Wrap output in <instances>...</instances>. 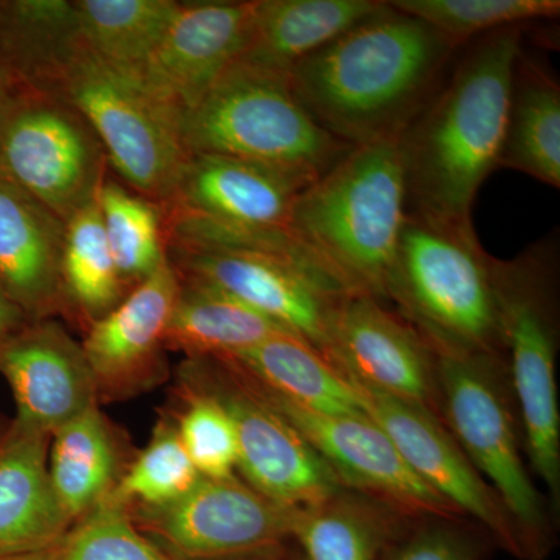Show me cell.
<instances>
[{"label": "cell", "mask_w": 560, "mask_h": 560, "mask_svg": "<svg viewBox=\"0 0 560 560\" xmlns=\"http://www.w3.org/2000/svg\"><path fill=\"white\" fill-rule=\"evenodd\" d=\"M458 47L385 2L289 73L291 91L320 128L350 147L394 138L451 69Z\"/></svg>", "instance_id": "6da1fadb"}, {"label": "cell", "mask_w": 560, "mask_h": 560, "mask_svg": "<svg viewBox=\"0 0 560 560\" xmlns=\"http://www.w3.org/2000/svg\"><path fill=\"white\" fill-rule=\"evenodd\" d=\"M523 28L486 33L460 47L440 88L400 132L407 212L471 221L478 190L499 168Z\"/></svg>", "instance_id": "7a4b0ae2"}, {"label": "cell", "mask_w": 560, "mask_h": 560, "mask_svg": "<svg viewBox=\"0 0 560 560\" xmlns=\"http://www.w3.org/2000/svg\"><path fill=\"white\" fill-rule=\"evenodd\" d=\"M407 215L399 136L352 147L294 201L302 245L349 294L386 301Z\"/></svg>", "instance_id": "3957f363"}, {"label": "cell", "mask_w": 560, "mask_h": 560, "mask_svg": "<svg viewBox=\"0 0 560 560\" xmlns=\"http://www.w3.org/2000/svg\"><path fill=\"white\" fill-rule=\"evenodd\" d=\"M495 259L471 221L407 212L386 279V301L434 352L503 353Z\"/></svg>", "instance_id": "277c9868"}, {"label": "cell", "mask_w": 560, "mask_h": 560, "mask_svg": "<svg viewBox=\"0 0 560 560\" xmlns=\"http://www.w3.org/2000/svg\"><path fill=\"white\" fill-rule=\"evenodd\" d=\"M559 234L514 259H495L501 345L530 467L560 501Z\"/></svg>", "instance_id": "5b68a950"}, {"label": "cell", "mask_w": 560, "mask_h": 560, "mask_svg": "<svg viewBox=\"0 0 560 560\" xmlns=\"http://www.w3.org/2000/svg\"><path fill=\"white\" fill-rule=\"evenodd\" d=\"M187 153L256 162L311 186L352 147L320 128L289 75L237 61L180 117Z\"/></svg>", "instance_id": "8992f818"}, {"label": "cell", "mask_w": 560, "mask_h": 560, "mask_svg": "<svg viewBox=\"0 0 560 560\" xmlns=\"http://www.w3.org/2000/svg\"><path fill=\"white\" fill-rule=\"evenodd\" d=\"M434 353L441 419L506 508L523 560L547 559L555 547V526L522 456L503 353Z\"/></svg>", "instance_id": "52a82bcc"}, {"label": "cell", "mask_w": 560, "mask_h": 560, "mask_svg": "<svg viewBox=\"0 0 560 560\" xmlns=\"http://www.w3.org/2000/svg\"><path fill=\"white\" fill-rule=\"evenodd\" d=\"M49 92L79 110L132 191L158 206L172 201L189 156L180 117L136 70L110 66L81 47Z\"/></svg>", "instance_id": "ba28073f"}, {"label": "cell", "mask_w": 560, "mask_h": 560, "mask_svg": "<svg viewBox=\"0 0 560 560\" xmlns=\"http://www.w3.org/2000/svg\"><path fill=\"white\" fill-rule=\"evenodd\" d=\"M105 150L79 110L18 84L0 113V176L68 221L97 198Z\"/></svg>", "instance_id": "9c48e42d"}, {"label": "cell", "mask_w": 560, "mask_h": 560, "mask_svg": "<svg viewBox=\"0 0 560 560\" xmlns=\"http://www.w3.org/2000/svg\"><path fill=\"white\" fill-rule=\"evenodd\" d=\"M179 382L223 405L237 436V470L261 495L280 506L302 510L346 489L318 452L232 361L186 359Z\"/></svg>", "instance_id": "30bf717a"}, {"label": "cell", "mask_w": 560, "mask_h": 560, "mask_svg": "<svg viewBox=\"0 0 560 560\" xmlns=\"http://www.w3.org/2000/svg\"><path fill=\"white\" fill-rule=\"evenodd\" d=\"M294 511L235 477H201L172 503L128 512L173 560H228L283 548Z\"/></svg>", "instance_id": "8fae6325"}, {"label": "cell", "mask_w": 560, "mask_h": 560, "mask_svg": "<svg viewBox=\"0 0 560 560\" xmlns=\"http://www.w3.org/2000/svg\"><path fill=\"white\" fill-rule=\"evenodd\" d=\"M178 275L215 287L326 355L345 290L300 261L257 250L168 245Z\"/></svg>", "instance_id": "7c38bea8"}, {"label": "cell", "mask_w": 560, "mask_h": 560, "mask_svg": "<svg viewBox=\"0 0 560 560\" xmlns=\"http://www.w3.org/2000/svg\"><path fill=\"white\" fill-rule=\"evenodd\" d=\"M254 386L326 460L342 488L381 501L410 521H463L464 515L453 504L408 467L385 431L366 415L331 416L305 410L256 383Z\"/></svg>", "instance_id": "4fadbf2b"}, {"label": "cell", "mask_w": 560, "mask_h": 560, "mask_svg": "<svg viewBox=\"0 0 560 560\" xmlns=\"http://www.w3.org/2000/svg\"><path fill=\"white\" fill-rule=\"evenodd\" d=\"M349 383L361 410L385 431L420 480L444 497L464 517L474 518L503 550L523 560L521 539L506 508L471 466L451 431L442 425V419L416 405Z\"/></svg>", "instance_id": "5bb4252c"}, {"label": "cell", "mask_w": 560, "mask_h": 560, "mask_svg": "<svg viewBox=\"0 0 560 560\" xmlns=\"http://www.w3.org/2000/svg\"><path fill=\"white\" fill-rule=\"evenodd\" d=\"M327 359L349 382L440 415L436 353L399 313L364 294L342 298Z\"/></svg>", "instance_id": "9a60e30c"}, {"label": "cell", "mask_w": 560, "mask_h": 560, "mask_svg": "<svg viewBox=\"0 0 560 560\" xmlns=\"http://www.w3.org/2000/svg\"><path fill=\"white\" fill-rule=\"evenodd\" d=\"M179 275L171 260L132 287L103 318L90 324L81 342L90 363L98 404L130 399L165 378V331Z\"/></svg>", "instance_id": "2e32d148"}, {"label": "cell", "mask_w": 560, "mask_h": 560, "mask_svg": "<svg viewBox=\"0 0 560 560\" xmlns=\"http://www.w3.org/2000/svg\"><path fill=\"white\" fill-rule=\"evenodd\" d=\"M250 24L253 2H180L160 46L136 72L183 117L241 60Z\"/></svg>", "instance_id": "e0dca14e"}, {"label": "cell", "mask_w": 560, "mask_h": 560, "mask_svg": "<svg viewBox=\"0 0 560 560\" xmlns=\"http://www.w3.org/2000/svg\"><path fill=\"white\" fill-rule=\"evenodd\" d=\"M0 374L16 401L18 422L49 436L98 405L83 346L51 318L33 320L0 345Z\"/></svg>", "instance_id": "ac0fdd59"}, {"label": "cell", "mask_w": 560, "mask_h": 560, "mask_svg": "<svg viewBox=\"0 0 560 560\" xmlns=\"http://www.w3.org/2000/svg\"><path fill=\"white\" fill-rule=\"evenodd\" d=\"M66 223L0 176V285L28 320L51 318L65 294Z\"/></svg>", "instance_id": "d6986e66"}, {"label": "cell", "mask_w": 560, "mask_h": 560, "mask_svg": "<svg viewBox=\"0 0 560 560\" xmlns=\"http://www.w3.org/2000/svg\"><path fill=\"white\" fill-rule=\"evenodd\" d=\"M49 434L0 427V556L49 550L70 528L49 478Z\"/></svg>", "instance_id": "ffe728a7"}, {"label": "cell", "mask_w": 560, "mask_h": 560, "mask_svg": "<svg viewBox=\"0 0 560 560\" xmlns=\"http://www.w3.org/2000/svg\"><path fill=\"white\" fill-rule=\"evenodd\" d=\"M383 5L385 0H253L249 43L238 61L289 75Z\"/></svg>", "instance_id": "44dd1931"}, {"label": "cell", "mask_w": 560, "mask_h": 560, "mask_svg": "<svg viewBox=\"0 0 560 560\" xmlns=\"http://www.w3.org/2000/svg\"><path fill=\"white\" fill-rule=\"evenodd\" d=\"M219 359L232 361L260 388L305 410L331 416L364 415L345 375L315 346L290 331Z\"/></svg>", "instance_id": "7402d4cb"}, {"label": "cell", "mask_w": 560, "mask_h": 560, "mask_svg": "<svg viewBox=\"0 0 560 560\" xmlns=\"http://www.w3.org/2000/svg\"><path fill=\"white\" fill-rule=\"evenodd\" d=\"M47 467L55 499L70 523L108 499L127 464L98 405L51 434Z\"/></svg>", "instance_id": "603a6c76"}, {"label": "cell", "mask_w": 560, "mask_h": 560, "mask_svg": "<svg viewBox=\"0 0 560 560\" xmlns=\"http://www.w3.org/2000/svg\"><path fill=\"white\" fill-rule=\"evenodd\" d=\"M501 167L560 187V84L525 47L512 77Z\"/></svg>", "instance_id": "cb8c5ba5"}, {"label": "cell", "mask_w": 560, "mask_h": 560, "mask_svg": "<svg viewBox=\"0 0 560 560\" xmlns=\"http://www.w3.org/2000/svg\"><path fill=\"white\" fill-rule=\"evenodd\" d=\"M179 280L165 349L186 359L231 357L290 331L215 287L180 275Z\"/></svg>", "instance_id": "d4e9b609"}, {"label": "cell", "mask_w": 560, "mask_h": 560, "mask_svg": "<svg viewBox=\"0 0 560 560\" xmlns=\"http://www.w3.org/2000/svg\"><path fill=\"white\" fill-rule=\"evenodd\" d=\"M81 47L75 0L0 2V61L18 84L49 92Z\"/></svg>", "instance_id": "484cf974"}, {"label": "cell", "mask_w": 560, "mask_h": 560, "mask_svg": "<svg viewBox=\"0 0 560 560\" xmlns=\"http://www.w3.org/2000/svg\"><path fill=\"white\" fill-rule=\"evenodd\" d=\"M404 521L381 501L341 489L294 511L291 541L305 560H381Z\"/></svg>", "instance_id": "4316f807"}, {"label": "cell", "mask_w": 560, "mask_h": 560, "mask_svg": "<svg viewBox=\"0 0 560 560\" xmlns=\"http://www.w3.org/2000/svg\"><path fill=\"white\" fill-rule=\"evenodd\" d=\"M84 49L116 68L139 70L180 9L175 0H75Z\"/></svg>", "instance_id": "83f0119b"}, {"label": "cell", "mask_w": 560, "mask_h": 560, "mask_svg": "<svg viewBox=\"0 0 560 560\" xmlns=\"http://www.w3.org/2000/svg\"><path fill=\"white\" fill-rule=\"evenodd\" d=\"M61 285L65 300L90 324L113 311L130 291L106 242L97 198L66 221Z\"/></svg>", "instance_id": "f1b7e54d"}, {"label": "cell", "mask_w": 560, "mask_h": 560, "mask_svg": "<svg viewBox=\"0 0 560 560\" xmlns=\"http://www.w3.org/2000/svg\"><path fill=\"white\" fill-rule=\"evenodd\" d=\"M97 205L117 271L131 290L168 260L160 208L113 180L103 183Z\"/></svg>", "instance_id": "f546056e"}, {"label": "cell", "mask_w": 560, "mask_h": 560, "mask_svg": "<svg viewBox=\"0 0 560 560\" xmlns=\"http://www.w3.org/2000/svg\"><path fill=\"white\" fill-rule=\"evenodd\" d=\"M201 475L195 469L173 418H162L145 448L130 460L108 497L127 511L158 508L180 499Z\"/></svg>", "instance_id": "4dcf8cb0"}, {"label": "cell", "mask_w": 560, "mask_h": 560, "mask_svg": "<svg viewBox=\"0 0 560 560\" xmlns=\"http://www.w3.org/2000/svg\"><path fill=\"white\" fill-rule=\"evenodd\" d=\"M394 9L429 24L453 46H466L486 33L556 20L559 0H390Z\"/></svg>", "instance_id": "1f68e13d"}, {"label": "cell", "mask_w": 560, "mask_h": 560, "mask_svg": "<svg viewBox=\"0 0 560 560\" xmlns=\"http://www.w3.org/2000/svg\"><path fill=\"white\" fill-rule=\"evenodd\" d=\"M54 560H173L136 525L130 512L106 499L70 525Z\"/></svg>", "instance_id": "d6a6232c"}, {"label": "cell", "mask_w": 560, "mask_h": 560, "mask_svg": "<svg viewBox=\"0 0 560 560\" xmlns=\"http://www.w3.org/2000/svg\"><path fill=\"white\" fill-rule=\"evenodd\" d=\"M184 410L175 420L179 440L202 478L234 477L237 436L234 423L215 397L180 383Z\"/></svg>", "instance_id": "836d02e7"}, {"label": "cell", "mask_w": 560, "mask_h": 560, "mask_svg": "<svg viewBox=\"0 0 560 560\" xmlns=\"http://www.w3.org/2000/svg\"><path fill=\"white\" fill-rule=\"evenodd\" d=\"M411 528L400 526L381 560H481L482 545L460 521L418 518Z\"/></svg>", "instance_id": "e575fe53"}, {"label": "cell", "mask_w": 560, "mask_h": 560, "mask_svg": "<svg viewBox=\"0 0 560 560\" xmlns=\"http://www.w3.org/2000/svg\"><path fill=\"white\" fill-rule=\"evenodd\" d=\"M27 319L20 305L11 300L7 291L0 285V345L20 334L27 326Z\"/></svg>", "instance_id": "d590c367"}, {"label": "cell", "mask_w": 560, "mask_h": 560, "mask_svg": "<svg viewBox=\"0 0 560 560\" xmlns=\"http://www.w3.org/2000/svg\"><path fill=\"white\" fill-rule=\"evenodd\" d=\"M16 80L11 75L10 70L0 61V113L5 108L7 102L10 101L11 94L16 90Z\"/></svg>", "instance_id": "8d00e7d4"}, {"label": "cell", "mask_w": 560, "mask_h": 560, "mask_svg": "<svg viewBox=\"0 0 560 560\" xmlns=\"http://www.w3.org/2000/svg\"><path fill=\"white\" fill-rule=\"evenodd\" d=\"M228 560H305L304 558H293V556L287 555L283 548L276 551L259 552V555L242 556V558L228 559Z\"/></svg>", "instance_id": "74e56055"}, {"label": "cell", "mask_w": 560, "mask_h": 560, "mask_svg": "<svg viewBox=\"0 0 560 560\" xmlns=\"http://www.w3.org/2000/svg\"><path fill=\"white\" fill-rule=\"evenodd\" d=\"M0 560H54V547L49 550L24 552V555L0 556Z\"/></svg>", "instance_id": "f35d334b"}]
</instances>
